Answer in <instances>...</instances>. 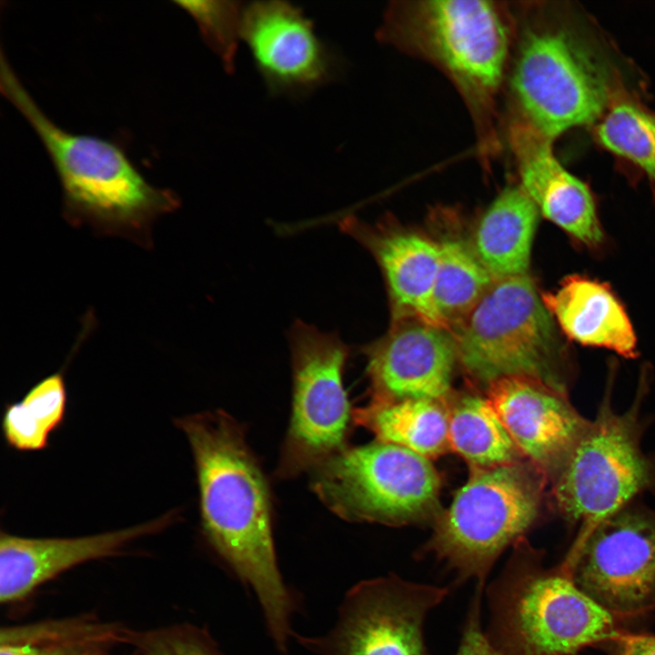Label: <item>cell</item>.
Segmentation results:
<instances>
[{"label": "cell", "instance_id": "cell-13", "mask_svg": "<svg viewBox=\"0 0 655 655\" xmlns=\"http://www.w3.org/2000/svg\"><path fill=\"white\" fill-rule=\"evenodd\" d=\"M488 398L519 453L545 477L556 478L590 424L565 393L532 378H499Z\"/></svg>", "mask_w": 655, "mask_h": 655}, {"label": "cell", "instance_id": "cell-24", "mask_svg": "<svg viewBox=\"0 0 655 655\" xmlns=\"http://www.w3.org/2000/svg\"><path fill=\"white\" fill-rule=\"evenodd\" d=\"M439 266L434 303L448 331L457 328L473 310L495 278L461 241L439 244Z\"/></svg>", "mask_w": 655, "mask_h": 655}, {"label": "cell", "instance_id": "cell-3", "mask_svg": "<svg viewBox=\"0 0 655 655\" xmlns=\"http://www.w3.org/2000/svg\"><path fill=\"white\" fill-rule=\"evenodd\" d=\"M515 35L510 7L484 0L396 1L379 40L440 70L473 119L484 166L500 148L497 97L507 78Z\"/></svg>", "mask_w": 655, "mask_h": 655}, {"label": "cell", "instance_id": "cell-17", "mask_svg": "<svg viewBox=\"0 0 655 655\" xmlns=\"http://www.w3.org/2000/svg\"><path fill=\"white\" fill-rule=\"evenodd\" d=\"M507 135L519 185L539 213L584 244L600 243L602 232L592 195L556 157L553 142L512 119Z\"/></svg>", "mask_w": 655, "mask_h": 655}, {"label": "cell", "instance_id": "cell-11", "mask_svg": "<svg viewBox=\"0 0 655 655\" xmlns=\"http://www.w3.org/2000/svg\"><path fill=\"white\" fill-rule=\"evenodd\" d=\"M567 561V573L611 614H631L655 600V521L620 510L594 527Z\"/></svg>", "mask_w": 655, "mask_h": 655}, {"label": "cell", "instance_id": "cell-2", "mask_svg": "<svg viewBox=\"0 0 655 655\" xmlns=\"http://www.w3.org/2000/svg\"><path fill=\"white\" fill-rule=\"evenodd\" d=\"M191 447L203 533L256 591L278 648L288 634L291 601L274 549L268 487L243 428L221 410L175 419Z\"/></svg>", "mask_w": 655, "mask_h": 655}, {"label": "cell", "instance_id": "cell-4", "mask_svg": "<svg viewBox=\"0 0 655 655\" xmlns=\"http://www.w3.org/2000/svg\"><path fill=\"white\" fill-rule=\"evenodd\" d=\"M0 85L50 156L62 187L66 219L150 247L154 223L179 206L175 193L151 185L116 144L57 126L35 104L4 54Z\"/></svg>", "mask_w": 655, "mask_h": 655}, {"label": "cell", "instance_id": "cell-10", "mask_svg": "<svg viewBox=\"0 0 655 655\" xmlns=\"http://www.w3.org/2000/svg\"><path fill=\"white\" fill-rule=\"evenodd\" d=\"M634 417L618 415L603 404L554 479L559 510L588 528L581 540L649 482L650 469L640 449Z\"/></svg>", "mask_w": 655, "mask_h": 655}, {"label": "cell", "instance_id": "cell-19", "mask_svg": "<svg viewBox=\"0 0 655 655\" xmlns=\"http://www.w3.org/2000/svg\"><path fill=\"white\" fill-rule=\"evenodd\" d=\"M542 299L552 317L573 340L634 357L636 338L631 324L604 285L572 277Z\"/></svg>", "mask_w": 655, "mask_h": 655}, {"label": "cell", "instance_id": "cell-20", "mask_svg": "<svg viewBox=\"0 0 655 655\" xmlns=\"http://www.w3.org/2000/svg\"><path fill=\"white\" fill-rule=\"evenodd\" d=\"M539 214L519 184L505 187L483 214L473 250L495 279L528 273Z\"/></svg>", "mask_w": 655, "mask_h": 655}, {"label": "cell", "instance_id": "cell-6", "mask_svg": "<svg viewBox=\"0 0 655 655\" xmlns=\"http://www.w3.org/2000/svg\"><path fill=\"white\" fill-rule=\"evenodd\" d=\"M543 477L529 461L471 469L450 506L436 517L425 549L455 571L457 583H485L499 556L535 521Z\"/></svg>", "mask_w": 655, "mask_h": 655}, {"label": "cell", "instance_id": "cell-26", "mask_svg": "<svg viewBox=\"0 0 655 655\" xmlns=\"http://www.w3.org/2000/svg\"><path fill=\"white\" fill-rule=\"evenodd\" d=\"M640 98H619L592 127L600 146L632 162L655 182V112L648 109Z\"/></svg>", "mask_w": 655, "mask_h": 655}, {"label": "cell", "instance_id": "cell-22", "mask_svg": "<svg viewBox=\"0 0 655 655\" xmlns=\"http://www.w3.org/2000/svg\"><path fill=\"white\" fill-rule=\"evenodd\" d=\"M354 422L378 441L397 445L428 459L450 449L446 403L430 399H378L353 411Z\"/></svg>", "mask_w": 655, "mask_h": 655}, {"label": "cell", "instance_id": "cell-15", "mask_svg": "<svg viewBox=\"0 0 655 655\" xmlns=\"http://www.w3.org/2000/svg\"><path fill=\"white\" fill-rule=\"evenodd\" d=\"M172 510L132 527L74 538L0 535V601L14 605L40 586L78 565L123 554L131 542L156 534L176 518Z\"/></svg>", "mask_w": 655, "mask_h": 655}, {"label": "cell", "instance_id": "cell-21", "mask_svg": "<svg viewBox=\"0 0 655 655\" xmlns=\"http://www.w3.org/2000/svg\"><path fill=\"white\" fill-rule=\"evenodd\" d=\"M131 628L93 614L2 627L0 655H112Z\"/></svg>", "mask_w": 655, "mask_h": 655}, {"label": "cell", "instance_id": "cell-18", "mask_svg": "<svg viewBox=\"0 0 655 655\" xmlns=\"http://www.w3.org/2000/svg\"><path fill=\"white\" fill-rule=\"evenodd\" d=\"M341 230L375 255L387 281L395 322L415 319L447 330L434 303L439 244L413 233L375 231L354 217Z\"/></svg>", "mask_w": 655, "mask_h": 655}, {"label": "cell", "instance_id": "cell-27", "mask_svg": "<svg viewBox=\"0 0 655 655\" xmlns=\"http://www.w3.org/2000/svg\"><path fill=\"white\" fill-rule=\"evenodd\" d=\"M196 22L205 40L232 71L241 37L243 9L233 1H176Z\"/></svg>", "mask_w": 655, "mask_h": 655}, {"label": "cell", "instance_id": "cell-12", "mask_svg": "<svg viewBox=\"0 0 655 655\" xmlns=\"http://www.w3.org/2000/svg\"><path fill=\"white\" fill-rule=\"evenodd\" d=\"M448 591L397 575L358 584L327 642L329 655H428L424 621Z\"/></svg>", "mask_w": 655, "mask_h": 655}, {"label": "cell", "instance_id": "cell-9", "mask_svg": "<svg viewBox=\"0 0 655 655\" xmlns=\"http://www.w3.org/2000/svg\"><path fill=\"white\" fill-rule=\"evenodd\" d=\"M292 413L277 469L282 479L312 470L348 448L353 412L343 385L348 348L335 333L301 320L288 333Z\"/></svg>", "mask_w": 655, "mask_h": 655}, {"label": "cell", "instance_id": "cell-29", "mask_svg": "<svg viewBox=\"0 0 655 655\" xmlns=\"http://www.w3.org/2000/svg\"><path fill=\"white\" fill-rule=\"evenodd\" d=\"M484 583H477L469 604L457 655H499L481 625V600Z\"/></svg>", "mask_w": 655, "mask_h": 655}, {"label": "cell", "instance_id": "cell-25", "mask_svg": "<svg viewBox=\"0 0 655 655\" xmlns=\"http://www.w3.org/2000/svg\"><path fill=\"white\" fill-rule=\"evenodd\" d=\"M62 371L45 377L20 401L5 406L2 429L9 447L18 451H38L48 446L50 434L61 426L66 411Z\"/></svg>", "mask_w": 655, "mask_h": 655}, {"label": "cell", "instance_id": "cell-7", "mask_svg": "<svg viewBox=\"0 0 655 655\" xmlns=\"http://www.w3.org/2000/svg\"><path fill=\"white\" fill-rule=\"evenodd\" d=\"M553 317L527 274L496 278L452 331L458 361L488 386L524 376L565 393Z\"/></svg>", "mask_w": 655, "mask_h": 655}, {"label": "cell", "instance_id": "cell-16", "mask_svg": "<svg viewBox=\"0 0 655 655\" xmlns=\"http://www.w3.org/2000/svg\"><path fill=\"white\" fill-rule=\"evenodd\" d=\"M241 38L268 86L306 91L326 82L332 60L302 11L282 1L254 2L243 9Z\"/></svg>", "mask_w": 655, "mask_h": 655}, {"label": "cell", "instance_id": "cell-30", "mask_svg": "<svg viewBox=\"0 0 655 655\" xmlns=\"http://www.w3.org/2000/svg\"><path fill=\"white\" fill-rule=\"evenodd\" d=\"M620 655H655V636L630 635L621 639Z\"/></svg>", "mask_w": 655, "mask_h": 655}, {"label": "cell", "instance_id": "cell-23", "mask_svg": "<svg viewBox=\"0 0 655 655\" xmlns=\"http://www.w3.org/2000/svg\"><path fill=\"white\" fill-rule=\"evenodd\" d=\"M446 406L450 449L471 469L519 460L521 454L488 398L469 393L450 396Z\"/></svg>", "mask_w": 655, "mask_h": 655}, {"label": "cell", "instance_id": "cell-28", "mask_svg": "<svg viewBox=\"0 0 655 655\" xmlns=\"http://www.w3.org/2000/svg\"><path fill=\"white\" fill-rule=\"evenodd\" d=\"M131 655H222L204 630L188 624H175L131 630Z\"/></svg>", "mask_w": 655, "mask_h": 655}, {"label": "cell", "instance_id": "cell-1", "mask_svg": "<svg viewBox=\"0 0 655 655\" xmlns=\"http://www.w3.org/2000/svg\"><path fill=\"white\" fill-rule=\"evenodd\" d=\"M513 14L511 119L553 142L571 128L592 126L619 98L644 94L640 70L577 4L527 2Z\"/></svg>", "mask_w": 655, "mask_h": 655}, {"label": "cell", "instance_id": "cell-5", "mask_svg": "<svg viewBox=\"0 0 655 655\" xmlns=\"http://www.w3.org/2000/svg\"><path fill=\"white\" fill-rule=\"evenodd\" d=\"M520 546L487 590L486 633L499 655H573L617 636L613 614Z\"/></svg>", "mask_w": 655, "mask_h": 655}, {"label": "cell", "instance_id": "cell-14", "mask_svg": "<svg viewBox=\"0 0 655 655\" xmlns=\"http://www.w3.org/2000/svg\"><path fill=\"white\" fill-rule=\"evenodd\" d=\"M365 353L372 398L446 403L450 398L458 355L449 331L415 319L395 322Z\"/></svg>", "mask_w": 655, "mask_h": 655}, {"label": "cell", "instance_id": "cell-8", "mask_svg": "<svg viewBox=\"0 0 655 655\" xmlns=\"http://www.w3.org/2000/svg\"><path fill=\"white\" fill-rule=\"evenodd\" d=\"M311 472L315 494L348 521L412 524L438 510V471L428 458L397 445L348 447Z\"/></svg>", "mask_w": 655, "mask_h": 655}]
</instances>
